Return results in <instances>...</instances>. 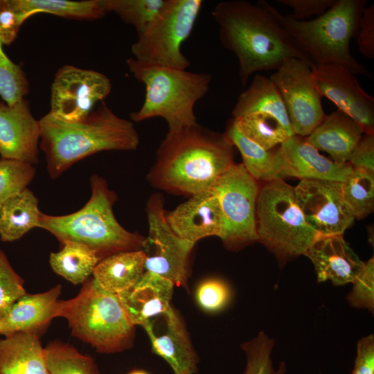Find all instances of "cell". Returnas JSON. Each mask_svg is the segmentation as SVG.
<instances>
[{
    "label": "cell",
    "instance_id": "cell-1",
    "mask_svg": "<svg viewBox=\"0 0 374 374\" xmlns=\"http://www.w3.org/2000/svg\"><path fill=\"white\" fill-rule=\"evenodd\" d=\"M233 147L224 134L198 123L168 132L147 180L154 188L190 197L211 187L233 164Z\"/></svg>",
    "mask_w": 374,
    "mask_h": 374
},
{
    "label": "cell",
    "instance_id": "cell-2",
    "mask_svg": "<svg viewBox=\"0 0 374 374\" xmlns=\"http://www.w3.org/2000/svg\"><path fill=\"white\" fill-rule=\"evenodd\" d=\"M223 46L235 55L242 86L256 72L277 69L288 58L314 64L299 50L275 16L259 3L244 0L218 3L212 11Z\"/></svg>",
    "mask_w": 374,
    "mask_h": 374
},
{
    "label": "cell",
    "instance_id": "cell-3",
    "mask_svg": "<svg viewBox=\"0 0 374 374\" xmlns=\"http://www.w3.org/2000/svg\"><path fill=\"white\" fill-rule=\"evenodd\" d=\"M39 121V147L51 179L88 156L106 150H135L139 145L132 122L116 115L103 102L79 121H66L50 112Z\"/></svg>",
    "mask_w": 374,
    "mask_h": 374
},
{
    "label": "cell",
    "instance_id": "cell-4",
    "mask_svg": "<svg viewBox=\"0 0 374 374\" xmlns=\"http://www.w3.org/2000/svg\"><path fill=\"white\" fill-rule=\"evenodd\" d=\"M90 184L91 197L82 208L64 215L42 213L38 227L54 235L61 244L75 242L88 247L100 260L118 253L142 250L145 236L130 232L118 223L113 212L118 197L107 181L93 175Z\"/></svg>",
    "mask_w": 374,
    "mask_h": 374
},
{
    "label": "cell",
    "instance_id": "cell-5",
    "mask_svg": "<svg viewBox=\"0 0 374 374\" xmlns=\"http://www.w3.org/2000/svg\"><path fill=\"white\" fill-rule=\"evenodd\" d=\"M258 3L275 16L294 46L314 64H335L355 75L372 78L350 52V42L358 33L366 0H337L323 15L308 21L283 15L265 0Z\"/></svg>",
    "mask_w": 374,
    "mask_h": 374
},
{
    "label": "cell",
    "instance_id": "cell-6",
    "mask_svg": "<svg viewBox=\"0 0 374 374\" xmlns=\"http://www.w3.org/2000/svg\"><path fill=\"white\" fill-rule=\"evenodd\" d=\"M127 65L145 89L142 106L130 114L132 121L161 117L167 122L168 132L197 123L195 105L208 91L211 74L145 64L132 57Z\"/></svg>",
    "mask_w": 374,
    "mask_h": 374
},
{
    "label": "cell",
    "instance_id": "cell-7",
    "mask_svg": "<svg viewBox=\"0 0 374 374\" xmlns=\"http://www.w3.org/2000/svg\"><path fill=\"white\" fill-rule=\"evenodd\" d=\"M56 317L64 318L72 335L98 353H119L132 346L135 326L118 295L103 290L93 277L82 283L76 296L58 301Z\"/></svg>",
    "mask_w": 374,
    "mask_h": 374
},
{
    "label": "cell",
    "instance_id": "cell-8",
    "mask_svg": "<svg viewBox=\"0 0 374 374\" xmlns=\"http://www.w3.org/2000/svg\"><path fill=\"white\" fill-rule=\"evenodd\" d=\"M256 227L258 242L283 260L304 255L321 236L306 222L294 187L283 179L267 181L260 187Z\"/></svg>",
    "mask_w": 374,
    "mask_h": 374
},
{
    "label": "cell",
    "instance_id": "cell-9",
    "mask_svg": "<svg viewBox=\"0 0 374 374\" xmlns=\"http://www.w3.org/2000/svg\"><path fill=\"white\" fill-rule=\"evenodd\" d=\"M201 0H168L153 25L132 46L134 59L145 64L186 69L190 62L181 45L190 36L200 12Z\"/></svg>",
    "mask_w": 374,
    "mask_h": 374
},
{
    "label": "cell",
    "instance_id": "cell-10",
    "mask_svg": "<svg viewBox=\"0 0 374 374\" xmlns=\"http://www.w3.org/2000/svg\"><path fill=\"white\" fill-rule=\"evenodd\" d=\"M222 208L224 229L220 238L231 250L258 242L256 227V203L260 186L244 168L235 162L211 186Z\"/></svg>",
    "mask_w": 374,
    "mask_h": 374
},
{
    "label": "cell",
    "instance_id": "cell-11",
    "mask_svg": "<svg viewBox=\"0 0 374 374\" xmlns=\"http://www.w3.org/2000/svg\"><path fill=\"white\" fill-rule=\"evenodd\" d=\"M148 234L143 251L145 271L155 273L189 292L190 256L195 243L178 236L166 218L164 197L152 194L146 204Z\"/></svg>",
    "mask_w": 374,
    "mask_h": 374
},
{
    "label": "cell",
    "instance_id": "cell-12",
    "mask_svg": "<svg viewBox=\"0 0 374 374\" xmlns=\"http://www.w3.org/2000/svg\"><path fill=\"white\" fill-rule=\"evenodd\" d=\"M269 79L285 105L294 134L309 136L326 116L312 81L311 66L299 58H288Z\"/></svg>",
    "mask_w": 374,
    "mask_h": 374
},
{
    "label": "cell",
    "instance_id": "cell-13",
    "mask_svg": "<svg viewBox=\"0 0 374 374\" xmlns=\"http://www.w3.org/2000/svg\"><path fill=\"white\" fill-rule=\"evenodd\" d=\"M111 89V82L105 74L64 65L57 70L51 85L49 112L66 121L81 120L107 98Z\"/></svg>",
    "mask_w": 374,
    "mask_h": 374
},
{
    "label": "cell",
    "instance_id": "cell-14",
    "mask_svg": "<svg viewBox=\"0 0 374 374\" xmlns=\"http://www.w3.org/2000/svg\"><path fill=\"white\" fill-rule=\"evenodd\" d=\"M294 192L308 225L320 235H344L355 218L342 195L341 181L301 179Z\"/></svg>",
    "mask_w": 374,
    "mask_h": 374
},
{
    "label": "cell",
    "instance_id": "cell-15",
    "mask_svg": "<svg viewBox=\"0 0 374 374\" xmlns=\"http://www.w3.org/2000/svg\"><path fill=\"white\" fill-rule=\"evenodd\" d=\"M311 72L321 98L331 100L364 134H374V98L361 87L355 74L335 64H314Z\"/></svg>",
    "mask_w": 374,
    "mask_h": 374
},
{
    "label": "cell",
    "instance_id": "cell-16",
    "mask_svg": "<svg viewBox=\"0 0 374 374\" xmlns=\"http://www.w3.org/2000/svg\"><path fill=\"white\" fill-rule=\"evenodd\" d=\"M153 352L164 359L174 374H195L199 359L183 317L172 305L143 327Z\"/></svg>",
    "mask_w": 374,
    "mask_h": 374
},
{
    "label": "cell",
    "instance_id": "cell-17",
    "mask_svg": "<svg viewBox=\"0 0 374 374\" xmlns=\"http://www.w3.org/2000/svg\"><path fill=\"white\" fill-rule=\"evenodd\" d=\"M166 218L178 236L195 244L207 237L221 238L223 235V214L212 187L191 195L172 211H166Z\"/></svg>",
    "mask_w": 374,
    "mask_h": 374
},
{
    "label": "cell",
    "instance_id": "cell-18",
    "mask_svg": "<svg viewBox=\"0 0 374 374\" xmlns=\"http://www.w3.org/2000/svg\"><path fill=\"white\" fill-rule=\"evenodd\" d=\"M41 129L25 98L13 106L0 102L1 158L35 165L39 162Z\"/></svg>",
    "mask_w": 374,
    "mask_h": 374
},
{
    "label": "cell",
    "instance_id": "cell-19",
    "mask_svg": "<svg viewBox=\"0 0 374 374\" xmlns=\"http://www.w3.org/2000/svg\"><path fill=\"white\" fill-rule=\"evenodd\" d=\"M304 255L313 263L318 283H353L365 267L343 235L319 236Z\"/></svg>",
    "mask_w": 374,
    "mask_h": 374
},
{
    "label": "cell",
    "instance_id": "cell-20",
    "mask_svg": "<svg viewBox=\"0 0 374 374\" xmlns=\"http://www.w3.org/2000/svg\"><path fill=\"white\" fill-rule=\"evenodd\" d=\"M284 178L323 179L342 181L353 167L337 163L319 152L305 137L293 135L279 147Z\"/></svg>",
    "mask_w": 374,
    "mask_h": 374
},
{
    "label": "cell",
    "instance_id": "cell-21",
    "mask_svg": "<svg viewBox=\"0 0 374 374\" xmlns=\"http://www.w3.org/2000/svg\"><path fill=\"white\" fill-rule=\"evenodd\" d=\"M174 286L170 280L145 271L134 286L117 295L130 321L143 328L170 308Z\"/></svg>",
    "mask_w": 374,
    "mask_h": 374
},
{
    "label": "cell",
    "instance_id": "cell-22",
    "mask_svg": "<svg viewBox=\"0 0 374 374\" xmlns=\"http://www.w3.org/2000/svg\"><path fill=\"white\" fill-rule=\"evenodd\" d=\"M61 285L38 294H26L0 318V335L30 332L39 335L56 317Z\"/></svg>",
    "mask_w": 374,
    "mask_h": 374
},
{
    "label": "cell",
    "instance_id": "cell-23",
    "mask_svg": "<svg viewBox=\"0 0 374 374\" xmlns=\"http://www.w3.org/2000/svg\"><path fill=\"white\" fill-rule=\"evenodd\" d=\"M363 132L348 115L337 109L326 115L323 121L305 137L318 150L327 152L337 163L348 162Z\"/></svg>",
    "mask_w": 374,
    "mask_h": 374
},
{
    "label": "cell",
    "instance_id": "cell-24",
    "mask_svg": "<svg viewBox=\"0 0 374 374\" xmlns=\"http://www.w3.org/2000/svg\"><path fill=\"white\" fill-rule=\"evenodd\" d=\"M0 339V374H48L39 335L17 332Z\"/></svg>",
    "mask_w": 374,
    "mask_h": 374
},
{
    "label": "cell",
    "instance_id": "cell-25",
    "mask_svg": "<svg viewBox=\"0 0 374 374\" xmlns=\"http://www.w3.org/2000/svg\"><path fill=\"white\" fill-rule=\"evenodd\" d=\"M145 260L143 250L118 253L101 260L92 277L103 290L118 294L138 282L145 271Z\"/></svg>",
    "mask_w": 374,
    "mask_h": 374
},
{
    "label": "cell",
    "instance_id": "cell-26",
    "mask_svg": "<svg viewBox=\"0 0 374 374\" xmlns=\"http://www.w3.org/2000/svg\"><path fill=\"white\" fill-rule=\"evenodd\" d=\"M249 114H262L276 118L287 131L294 135L285 105L269 78L256 74L249 87L242 92L232 111L233 118Z\"/></svg>",
    "mask_w": 374,
    "mask_h": 374
},
{
    "label": "cell",
    "instance_id": "cell-27",
    "mask_svg": "<svg viewBox=\"0 0 374 374\" xmlns=\"http://www.w3.org/2000/svg\"><path fill=\"white\" fill-rule=\"evenodd\" d=\"M224 134L240 151L242 165L257 181H271L283 179L279 148L267 150L243 135L231 118Z\"/></svg>",
    "mask_w": 374,
    "mask_h": 374
},
{
    "label": "cell",
    "instance_id": "cell-28",
    "mask_svg": "<svg viewBox=\"0 0 374 374\" xmlns=\"http://www.w3.org/2000/svg\"><path fill=\"white\" fill-rule=\"evenodd\" d=\"M41 214L38 199L28 188L12 195L0 203L1 240H17L38 227Z\"/></svg>",
    "mask_w": 374,
    "mask_h": 374
},
{
    "label": "cell",
    "instance_id": "cell-29",
    "mask_svg": "<svg viewBox=\"0 0 374 374\" xmlns=\"http://www.w3.org/2000/svg\"><path fill=\"white\" fill-rule=\"evenodd\" d=\"M100 261L94 251L75 242H66L61 249L50 254L49 263L55 273L74 285L86 281Z\"/></svg>",
    "mask_w": 374,
    "mask_h": 374
},
{
    "label": "cell",
    "instance_id": "cell-30",
    "mask_svg": "<svg viewBox=\"0 0 374 374\" xmlns=\"http://www.w3.org/2000/svg\"><path fill=\"white\" fill-rule=\"evenodd\" d=\"M26 20L38 13H47L78 20H94L107 12L104 0H14Z\"/></svg>",
    "mask_w": 374,
    "mask_h": 374
},
{
    "label": "cell",
    "instance_id": "cell-31",
    "mask_svg": "<svg viewBox=\"0 0 374 374\" xmlns=\"http://www.w3.org/2000/svg\"><path fill=\"white\" fill-rule=\"evenodd\" d=\"M168 0H104L107 12H115L132 26L138 36L146 32L159 18Z\"/></svg>",
    "mask_w": 374,
    "mask_h": 374
},
{
    "label": "cell",
    "instance_id": "cell-32",
    "mask_svg": "<svg viewBox=\"0 0 374 374\" xmlns=\"http://www.w3.org/2000/svg\"><path fill=\"white\" fill-rule=\"evenodd\" d=\"M341 184L343 197L355 219H363L373 211L374 173L353 168Z\"/></svg>",
    "mask_w": 374,
    "mask_h": 374
},
{
    "label": "cell",
    "instance_id": "cell-33",
    "mask_svg": "<svg viewBox=\"0 0 374 374\" xmlns=\"http://www.w3.org/2000/svg\"><path fill=\"white\" fill-rule=\"evenodd\" d=\"M44 352L48 374H100L92 357L70 344L56 340L50 342Z\"/></svg>",
    "mask_w": 374,
    "mask_h": 374
},
{
    "label": "cell",
    "instance_id": "cell-34",
    "mask_svg": "<svg viewBox=\"0 0 374 374\" xmlns=\"http://www.w3.org/2000/svg\"><path fill=\"white\" fill-rule=\"evenodd\" d=\"M233 119L243 135L267 150L290 136L280 122L269 115L249 114Z\"/></svg>",
    "mask_w": 374,
    "mask_h": 374
},
{
    "label": "cell",
    "instance_id": "cell-35",
    "mask_svg": "<svg viewBox=\"0 0 374 374\" xmlns=\"http://www.w3.org/2000/svg\"><path fill=\"white\" fill-rule=\"evenodd\" d=\"M0 41V96L8 106L24 99L29 91L26 73L12 62L3 50Z\"/></svg>",
    "mask_w": 374,
    "mask_h": 374
},
{
    "label": "cell",
    "instance_id": "cell-36",
    "mask_svg": "<svg viewBox=\"0 0 374 374\" xmlns=\"http://www.w3.org/2000/svg\"><path fill=\"white\" fill-rule=\"evenodd\" d=\"M36 172L33 165L28 163L0 159V203L31 183Z\"/></svg>",
    "mask_w": 374,
    "mask_h": 374
},
{
    "label": "cell",
    "instance_id": "cell-37",
    "mask_svg": "<svg viewBox=\"0 0 374 374\" xmlns=\"http://www.w3.org/2000/svg\"><path fill=\"white\" fill-rule=\"evenodd\" d=\"M274 341L264 332H259L253 339L242 344L246 355L244 374H274L271 351Z\"/></svg>",
    "mask_w": 374,
    "mask_h": 374
},
{
    "label": "cell",
    "instance_id": "cell-38",
    "mask_svg": "<svg viewBox=\"0 0 374 374\" xmlns=\"http://www.w3.org/2000/svg\"><path fill=\"white\" fill-rule=\"evenodd\" d=\"M232 299L229 285L219 278H208L197 287L195 299L198 305L208 312H217L224 309Z\"/></svg>",
    "mask_w": 374,
    "mask_h": 374
},
{
    "label": "cell",
    "instance_id": "cell-39",
    "mask_svg": "<svg viewBox=\"0 0 374 374\" xmlns=\"http://www.w3.org/2000/svg\"><path fill=\"white\" fill-rule=\"evenodd\" d=\"M22 278L12 267L5 253L0 250V318L26 294Z\"/></svg>",
    "mask_w": 374,
    "mask_h": 374
},
{
    "label": "cell",
    "instance_id": "cell-40",
    "mask_svg": "<svg viewBox=\"0 0 374 374\" xmlns=\"http://www.w3.org/2000/svg\"><path fill=\"white\" fill-rule=\"evenodd\" d=\"M352 290L347 295L349 305L353 308L374 311V259L365 262V267L353 283Z\"/></svg>",
    "mask_w": 374,
    "mask_h": 374
},
{
    "label": "cell",
    "instance_id": "cell-41",
    "mask_svg": "<svg viewBox=\"0 0 374 374\" xmlns=\"http://www.w3.org/2000/svg\"><path fill=\"white\" fill-rule=\"evenodd\" d=\"M26 21L14 0H0V41L10 45Z\"/></svg>",
    "mask_w": 374,
    "mask_h": 374
},
{
    "label": "cell",
    "instance_id": "cell-42",
    "mask_svg": "<svg viewBox=\"0 0 374 374\" xmlns=\"http://www.w3.org/2000/svg\"><path fill=\"white\" fill-rule=\"evenodd\" d=\"M282 5L290 7L293 13L287 15L296 19L302 20L313 15L317 17L326 12L337 0H276Z\"/></svg>",
    "mask_w": 374,
    "mask_h": 374
},
{
    "label": "cell",
    "instance_id": "cell-43",
    "mask_svg": "<svg viewBox=\"0 0 374 374\" xmlns=\"http://www.w3.org/2000/svg\"><path fill=\"white\" fill-rule=\"evenodd\" d=\"M356 37L360 53L368 59L374 58V4L364 8Z\"/></svg>",
    "mask_w": 374,
    "mask_h": 374
},
{
    "label": "cell",
    "instance_id": "cell-44",
    "mask_svg": "<svg viewBox=\"0 0 374 374\" xmlns=\"http://www.w3.org/2000/svg\"><path fill=\"white\" fill-rule=\"evenodd\" d=\"M348 163L353 168L374 173V134L362 135Z\"/></svg>",
    "mask_w": 374,
    "mask_h": 374
},
{
    "label": "cell",
    "instance_id": "cell-45",
    "mask_svg": "<svg viewBox=\"0 0 374 374\" xmlns=\"http://www.w3.org/2000/svg\"><path fill=\"white\" fill-rule=\"evenodd\" d=\"M351 374H374V336L362 337L357 343V355Z\"/></svg>",
    "mask_w": 374,
    "mask_h": 374
},
{
    "label": "cell",
    "instance_id": "cell-46",
    "mask_svg": "<svg viewBox=\"0 0 374 374\" xmlns=\"http://www.w3.org/2000/svg\"><path fill=\"white\" fill-rule=\"evenodd\" d=\"M285 365L283 362L280 363L278 369L274 371V374H285Z\"/></svg>",
    "mask_w": 374,
    "mask_h": 374
},
{
    "label": "cell",
    "instance_id": "cell-47",
    "mask_svg": "<svg viewBox=\"0 0 374 374\" xmlns=\"http://www.w3.org/2000/svg\"><path fill=\"white\" fill-rule=\"evenodd\" d=\"M128 374H149L148 372L143 370H134Z\"/></svg>",
    "mask_w": 374,
    "mask_h": 374
}]
</instances>
